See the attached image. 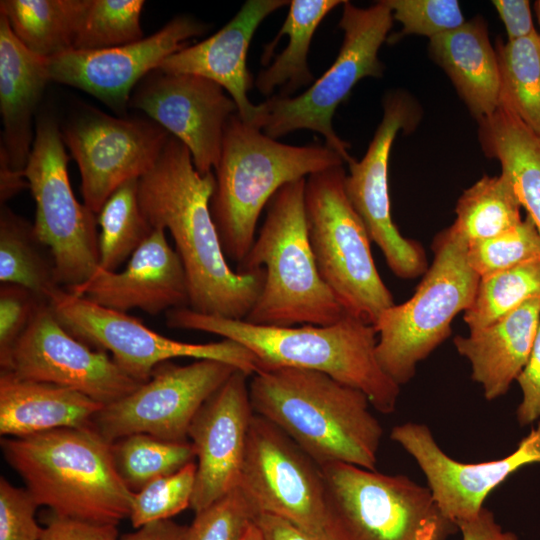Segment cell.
I'll return each instance as SVG.
<instances>
[{
	"mask_svg": "<svg viewBox=\"0 0 540 540\" xmlns=\"http://www.w3.org/2000/svg\"><path fill=\"white\" fill-rule=\"evenodd\" d=\"M215 175L199 173L189 149L170 136L154 166L138 180L140 208L153 228L168 230L187 278L188 308L244 320L256 302L265 271L233 270L222 250L210 200Z\"/></svg>",
	"mask_w": 540,
	"mask_h": 540,
	"instance_id": "obj_1",
	"label": "cell"
},
{
	"mask_svg": "<svg viewBox=\"0 0 540 540\" xmlns=\"http://www.w3.org/2000/svg\"><path fill=\"white\" fill-rule=\"evenodd\" d=\"M255 414L291 438L319 466L376 470L383 428L360 390L307 369H260L249 382Z\"/></svg>",
	"mask_w": 540,
	"mask_h": 540,
	"instance_id": "obj_2",
	"label": "cell"
},
{
	"mask_svg": "<svg viewBox=\"0 0 540 540\" xmlns=\"http://www.w3.org/2000/svg\"><path fill=\"white\" fill-rule=\"evenodd\" d=\"M166 323L170 328L211 333L240 343L257 358L259 370L319 371L362 391L380 413L391 414L396 409L400 386L377 360L375 327L349 314L328 326L274 327L183 307L169 310Z\"/></svg>",
	"mask_w": 540,
	"mask_h": 540,
	"instance_id": "obj_3",
	"label": "cell"
},
{
	"mask_svg": "<svg viewBox=\"0 0 540 540\" xmlns=\"http://www.w3.org/2000/svg\"><path fill=\"white\" fill-rule=\"evenodd\" d=\"M1 449L38 506L53 515L111 525L129 517L134 493L116 470L111 443L92 428L4 437Z\"/></svg>",
	"mask_w": 540,
	"mask_h": 540,
	"instance_id": "obj_4",
	"label": "cell"
},
{
	"mask_svg": "<svg viewBox=\"0 0 540 540\" xmlns=\"http://www.w3.org/2000/svg\"><path fill=\"white\" fill-rule=\"evenodd\" d=\"M328 146L281 143L236 113L228 120L210 211L227 259L240 264L254 240L259 216L284 185L342 166Z\"/></svg>",
	"mask_w": 540,
	"mask_h": 540,
	"instance_id": "obj_5",
	"label": "cell"
},
{
	"mask_svg": "<svg viewBox=\"0 0 540 540\" xmlns=\"http://www.w3.org/2000/svg\"><path fill=\"white\" fill-rule=\"evenodd\" d=\"M306 178L280 188L266 206L257 237L236 271L264 269L262 290L244 319L274 327L328 326L347 314L322 280L308 239Z\"/></svg>",
	"mask_w": 540,
	"mask_h": 540,
	"instance_id": "obj_6",
	"label": "cell"
},
{
	"mask_svg": "<svg viewBox=\"0 0 540 540\" xmlns=\"http://www.w3.org/2000/svg\"><path fill=\"white\" fill-rule=\"evenodd\" d=\"M432 250V264L414 294L374 325L377 360L399 386L451 335L453 319L472 304L480 280L468 263V244L450 226L435 236Z\"/></svg>",
	"mask_w": 540,
	"mask_h": 540,
	"instance_id": "obj_7",
	"label": "cell"
},
{
	"mask_svg": "<svg viewBox=\"0 0 540 540\" xmlns=\"http://www.w3.org/2000/svg\"><path fill=\"white\" fill-rule=\"evenodd\" d=\"M345 177L342 165L306 178L308 239L318 272L344 311L375 325L395 302L376 268L367 230L348 199Z\"/></svg>",
	"mask_w": 540,
	"mask_h": 540,
	"instance_id": "obj_8",
	"label": "cell"
},
{
	"mask_svg": "<svg viewBox=\"0 0 540 540\" xmlns=\"http://www.w3.org/2000/svg\"><path fill=\"white\" fill-rule=\"evenodd\" d=\"M393 20L386 0L368 8L345 1L339 21L344 38L334 63L298 96L273 95L258 104L251 125L274 139L299 129L314 131L323 136L326 146L350 163L354 158L348 152L349 144L336 134L332 119L339 104L362 78L383 75L378 51L388 38Z\"/></svg>",
	"mask_w": 540,
	"mask_h": 540,
	"instance_id": "obj_9",
	"label": "cell"
},
{
	"mask_svg": "<svg viewBox=\"0 0 540 540\" xmlns=\"http://www.w3.org/2000/svg\"><path fill=\"white\" fill-rule=\"evenodd\" d=\"M337 540H447L458 527L428 487L353 464L320 466Z\"/></svg>",
	"mask_w": 540,
	"mask_h": 540,
	"instance_id": "obj_10",
	"label": "cell"
},
{
	"mask_svg": "<svg viewBox=\"0 0 540 540\" xmlns=\"http://www.w3.org/2000/svg\"><path fill=\"white\" fill-rule=\"evenodd\" d=\"M62 132L48 115L38 118L24 176L35 201L33 230L51 255L57 280L71 291L99 264L95 215L73 194Z\"/></svg>",
	"mask_w": 540,
	"mask_h": 540,
	"instance_id": "obj_11",
	"label": "cell"
},
{
	"mask_svg": "<svg viewBox=\"0 0 540 540\" xmlns=\"http://www.w3.org/2000/svg\"><path fill=\"white\" fill-rule=\"evenodd\" d=\"M49 305L73 336L95 349L110 352L116 364L140 383L148 381L158 365L179 357L225 362L249 376L259 370L254 354L230 339L205 344L173 340L127 313L108 309L64 288L51 297Z\"/></svg>",
	"mask_w": 540,
	"mask_h": 540,
	"instance_id": "obj_12",
	"label": "cell"
},
{
	"mask_svg": "<svg viewBox=\"0 0 540 540\" xmlns=\"http://www.w3.org/2000/svg\"><path fill=\"white\" fill-rule=\"evenodd\" d=\"M260 514L334 536L320 466L282 430L254 414L239 485Z\"/></svg>",
	"mask_w": 540,
	"mask_h": 540,
	"instance_id": "obj_13",
	"label": "cell"
},
{
	"mask_svg": "<svg viewBox=\"0 0 540 540\" xmlns=\"http://www.w3.org/2000/svg\"><path fill=\"white\" fill-rule=\"evenodd\" d=\"M237 370L210 359L187 365L164 362L132 393L103 406L90 428L108 443L137 433L189 441V427L199 409Z\"/></svg>",
	"mask_w": 540,
	"mask_h": 540,
	"instance_id": "obj_14",
	"label": "cell"
},
{
	"mask_svg": "<svg viewBox=\"0 0 540 540\" xmlns=\"http://www.w3.org/2000/svg\"><path fill=\"white\" fill-rule=\"evenodd\" d=\"M62 135L80 171L84 204L94 214L121 185L154 166L171 136L151 119L113 117L85 105Z\"/></svg>",
	"mask_w": 540,
	"mask_h": 540,
	"instance_id": "obj_15",
	"label": "cell"
},
{
	"mask_svg": "<svg viewBox=\"0 0 540 540\" xmlns=\"http://www.w3.org/2000/svg\"><path fill=\"white\" fill-rule=\"evenodd\" d=\"M1 370L15 376L78 391L106 406L142 383L123 371L107 352L92 349L41 303L21 337L0 354Z\"/></svg>",
	"mask_w": 540,
	"mask_h": 540,
	"instance_id": "obj_16",
	"label": "cell"
},
{
	"mask_svg": "<svg viewBox=\"0 0 540 540\" xmlns=\"http://www.w3.org/2000/svg\"><path fill=\"white\" fill-rule=\"evenodd\" d=\"M413 122V107L401 93H390L383 102V117L365 155L353 159L345 177V191L362 220L369 238L383 253L389 269L401 279L425 274V250L404 237L394 224L388 187V162L395 136Z\"/></svg>",
	"mask_w": 540,
	"mask_h": 540,
	"instance_id": "obj_17",
	"label": "cell"
},
{
	"mask_svg": "<svg viewBox=\"0 0 540 540\" xmlns=\"http://www.w3.org/2000/svg\"><path fill=\"white\" fill-rule=\"evenodd\" d=\"M129 106L143 111L190 151L201 174L216 169L225 126L237 113L233 99L217 83L191 74L155 70L131 95Z\"/></svg>",
	"mask_w": 540,
	"mask_h": 540,
	"instance_id": "obj_18",
	"label": "cell"
},
{
	"mask_svg": "<svg viewBox=\"0 0 540 540\" xmlns=\"http://www.w3.org/2000/svg\"><path fill=\"white\" fill-rule=\"evenodd\" d=\"M390 438L417 462L439 508L456 526L477 516L491 491L513 473L524 466L540 464V419L512 453L478 463L451 458L425 424L396 425Z\"/></svg>",
	"mask_w": 540,
	"mask_h": 540,
	"instance_id": "obj_19",
	"label": "cell"
},
{
	"mask_svg": "<svg viewBox=\"0 0 540 540\" xmlns=\"http://www.w3.org/2000/svg\"><path fill=\"white\" fill-rule=\"evenodd\" d=\"M208 27L187 15L127 45L96 51H68L47 59L51 81L81 89L117 111L129 105L134 86L171 54Z\"/></svg>",
	"mask_w": 540,
	"mask_h": 540,
	"instance_id": "obj_20",
	"label": "cell"
},
{
	"mask_svg": "<svg viewBox=\"0 0 540 540\" xmlns=\"http://www.w3.org/2000/svg\"><path fill=\"white\" fill-rule=\"evenodd\" d=\"M249 375L237 370L199 409L188 439L196 454L190 508L199 512L239 485L254 411Z\"/></svg>",
	"mask_w": 540,
	"mask_h": 540,
	"instance_id": "obj_21",
	"label": "cell"
},
{
	"mask_svg": "<svg viewBox=\"0 0 540 540\" xmlns=\"http://www.w3.org/2000/svg\"><path fill=\"white\" fill-rule=\"evenodd\" d=\"M69 292L124 313L140 309L157 315L189 305L182 261L161 228H154L123 271L98 268L87 282Z\"/></svg>",
	"mask_w": 540,
	"mask_h": 540,
	"instance_id": "obj_22",
	"label": "cell"
},
{
	"mask_svg": "<svg viewBox=\"0 0 540 540\" xmlns=\"http://www.w3.org/2000/svg\"><path fill=\"white\" fill-rule=\"evenodd\" d=\"M285 0H247L237 14L205 40L185 46L167 57L158 70L168 74H191L220 85L233 99L237 114L252 124L257 105L247 92L253 86L247 68V53L255 31L274 11L287 5Z\"/></svg>",
	"mask_w": 540,
	"mask_h": 540,
	"instance_id": "obj_23",
	"label": "cell"
},
{
	"mask_svg": "<svg viewBox=\"0 0 540 540\" xmlns=\"http://www.w3.org/2000/svg\"><path fill=\"white\" fill-rule=\"evenodd\" d=\"M48 61L28 50L0 13V154L16 171H24L34 134L32 119L47 83Z\"/></svg>",
	"mask_w": 540,
	"mask_h": 540,
	"instance_id": "obj_24",
	"label": "cell"
},
{
	"mask_svg": "<svg viewBox=\"0 0 540 540\" xmlns=\"http://www.w3.org/2000/svg\"><path fill=\"white\" fill-rule=\"evenodd\" d=\"M540 318V298H532L496 322L453 339L471 367V378L486 400L505 395L524 369Z\"/></svg>",
	"mask_w": 540,
	"mask_h": 540,
	"instance_id": "obj_25",
	"label": "cell"
},
{
	"mask_svg": "<svg viewBox=\"0 0 540 540\" xmlns=\"http://www.w3.org/2000/svg\"><path fill=\"white\" fill-rule=\"evenodd\" d=\"M102 408V404L78 391L1 370L0 434L4 437L90 427Z\"/></svg>",
	"mask_w": 540,
	"mask_h": 540,
	"instance_id": "obj_26",
	"label": "cell"
},
{
	"mask_svg": "<svg viewBox=\"0 0 540 540\" xmlns=\"http://www.w3.org/2000/svg\"><path fill=\"white\" fill-rule=\"evenodd\" d=\"M429 54L448 75L477 121L491 116L497 110V55L481 17L430 38Z\"/></svg>",
	"mask_w": 540,
	"mask_h": 540,
	"instance_id": "obj_27",
	"label": "cell"
},
{
	"mask_svg": "<svg viewBox=\"0 0 540 540\" xmlns=\"http://www.w3.org/2000/svg\"><path fill=\"white\" fill-rule=\"evenodd\" d=\"M478 124L482 150L500 163L540 234V135L501 107Z\"/></svg>",
	"mask_w": 540,
	"mask_h": 540,
	"instance_id": "obj_28",
	"label": "cell"
},
{
	"mask_svg": "<svg viewBox=\"0 0 540 540\" xmlns=\"http://www.w3.org/2000/svg\"><path fill=\"white\" fill-rule=\"evenodd\" d=\"M340 0H293L289 2V11L279 32L268 43L261 58L267 64L283 35H288L287 47L275 58L268 68L262 70L254 81L258 91L264 96L273 94L289 97L301 87L311 85L314 76L308 66L307 56L315 31L325 16L335 7L343 4Z\"/></svg>",
	"mask_w": 540,
	"mask_h": 540,
	"instance_id": "obj_29",
	"label": "cell"
},
{
	"mask_svg": "<svg viewBox=\"0 0 540 540\" xmlns=\"http://www.w3.org/2000/svg\"><path fill=\"white\" fill-rule=\"evenodd\" d=\"M89 0H2L3 14L17 39L50 59L73 50Z\"/></svg>",
	"mask_w": 540,
	"mask_h": 540,
	"instance_id": "obj_30",
	"label": "cell"
},
{
	"mask_svg": "<svg viewBox=\"0 0 540 540\" xmlns=\"http://www.w3.org/2000/svg\"><path fill=\"white\" fill-rule=\"evenodd\" d=\"M37 239L33 224L6 207L0 214V281L21 286L49 303L60 286L53 259Z\"/></svg>",
	"mask_w": 540,
	"mask_h": 540,
	"instance_id": "obj_31",
	"label": "cell"
},
{
	"mask_svg": "<svg viewBox=\"0 0 540 540\" xmlns=\"http://www.w3.org/2000/svg\"><path fill=\"white\" fill-rule=\"evenodd\" d=\"M450 226L469 245L495 237L518 225L521 204L503 174L483 176L459 197Z\"/></svg>",
	"mask_w": 540,
	"mask_h": 540,
	"instance_id": "obj_32",
	"label": "cell"
},
{
	"mask_svg": "<svg viewBox=\"0 0 540 540\" xmlns=\"http://www.w3.org/2000/svg\"><path fill=\"white\" fill-rule=\"evenodd\" d=\"M501 107L540 135V34L496 44Z\"/></svg>",
	"mask_w": 540,
	"mask_h": 540,
	"instance_id": "obj_33",
	"label": "cell"
},
{
	"mask_svg": "<svg viewBox=\"0 0 540 540\" xmlns=\"http://www.w3.org/2000/svg\"><path fill=\"white\" fill-rule=\"evenodd\" d=\"M138 180L121 185L98 213V268L102 270L116 271L154 230L139 205Z\"/></svg>",
	"mask_w": 540,
	"mask_h": 540,
	"instance_id": "obj_34",
	"label": "cell"
},
{
	"mask_svg": "<svg viewBox=\"0 0 540 540\" xmlns=\"http://www.w3.org/2000/svg\"><path fill=\"white\" fill-rule=\"evenodd\" d=\"M111 452L119 476L133 493L179 471L196 458L190 441H167L145 433L116 440L111 443Z\"/></svg>",
	"mask_w": 540,
	"mask_h": 540,
	"instance_id": "obj_35",
	"label": "cell"
},
{
	"mask_svg": "<svg viewBox=\"0 0 540 540\" xmlns=\"http://www.w3.org/2000/svg\"><path fill=\"white\" fill-rule=\"evenodd\" d=\"M532 298H540V259L480 278L463 318L469 331L484 328Z\"/></svg>",
	"mask_w": 540,
	"mask_h": 540,
	"instance_id": "obj_36",
	"label": "cell"
},
{
	"mask_svg": "<svg viewBox=\"0 0 540 540\" xmlns=\"http://www.w3.org/2000/svg\"><path fill=\"white\" fill-rule=\"evenodd\" d=\"M142 0H89L75 36L73 50L115 48L144 38Z\"/></svg>",
	"mask_w": 540,
	"mask_h": 540,
	"instance_id": "obj_37",
	"label": "cell"
},
{
	"mask_svg": "<svg viewBox=\"0 0 540 540\" xmlns=\"http://www.w3.org/2000/svg\"><path fill=\"white\" fill-rule=\"evenodd\" d=\"M536 259H540V234L528 215L515 227L475 242L467 250L468 263L479 278Z\"/></svg>",
	"mask_w": 540,
	"mask_h": 540,
	"instance_id": "obj_38",
	"label": "cell"
},
{
	"mask_svg": "<svg viewBox=\"0 0 540 540\" xmlns=\"http://www.w3.org/2000/svg\"><path fill=\"white\" fill-rule=\"evenodd\" d=\"M196 463L160 477L134 493L129 518L135 529L171 519L190 507L196 477Z\"/></svg>",
	"mask_w": 540,
	"mask_h": 540,
	"instance_id": "obj_39",
	"label": "cell"
},
{
	"mask_svg": "<svg viewBox=\"0 0 540 540\" xmlns=\"http://www.w3.org/2000/svg\"><path fill=\"white\" fill-rule=\"evenodd\" d=\"M259 511L237 486L207 508L195 513L183 540H242Z\"/></svg>",
	"mask_w": 540,
	"mask_h": 540,
	"instance_id": "obj_40",
	"label": "cell"
},
{
	"mask_svg": "<svg viewBox=\"0 0 540 540\" xmlns=\"http://www.w3.org/2000/svg\"><path fill=\"white\" fill-rule=\"evenodd\" d=\"M393 19L402 24L400 33L388 38L389 42L406 35H421L429 39L456 29L466 20L456 0H386Z\"/></svg>",
	"mask_w": 540,
	"mask_h": 540,
	"instance_id": "obj_41",
	"label": "cell"
},
{
	"mask_svg": "<svg viewBox=\"0 0 540 540\" xmlns=\"http://www.w3.org/2000/svg\"><path fill=\"white\" fill-rule=\"evenodd\" d=\"M38 504L26 488L0 478V540H40L43 528L35 518Z\"/></svg>",
	"mask_w": 540,
	"mask_h": 540,
	"instance_id": "obj_42",
	"label": "cell"
},
{
	"mask_svg": "<svg viewBox=\"0 0 540 540\" xmlns=\"http://www.w3.org/2000/svg\"><path fill=\"white\" fill-rule=\"evenodd\" d=\"M44 303L27 289L13 284L0 287V354L9 350L29 326Z\"/></svg>",
	"mask_w": 540,
	"mask_h": 540,
	"instance_id": "obj_43",
	"label": "cell"
},
{
	"mask_svg": "<svg viewBox=\"0 0 540 540\" xmlns=\"http://www.w3.org/2000/svg\"><path fill=\"white\" fill-rule=\"evenodd\" d=\"M516 381L522 391L516 417L525 426L540 419V318L528 361Z\"/></svg>",
	"mask_w": 540,
	"mask_h": 540,
	"instance_id": "obj_44",
	"label": "cell"
},
{
	"mask_svg": "<svg viewBox=\"0 0 540 540\" xmlns=\"http://www.w3.org/2000/svg\"><path fill=\"white\" fill-rule=\"evenodd\" d=\"M118 537L117 525L90 523L52 514L40 540H116Z\"/></svg>",
	"mask_w": 540,
	"mask_h": 540,
	"instance_id": "obj_45",
	"label": "cell"
},
{
	"mask_svg": "<svg viewBox=\"0 0 540 540\" xmlns=\"http://www.w3.org/2000/svg\"><path fill=\"white\" fill-rule=\"evenodd\" d=\"M492 4L505 26L508 41L527 37L537 31L533 24L529 1L494 0Z\"/></svg>",
	"mask_w": 540,
	"mask_h": 540,
	"instance_id": "obj_46",
	"label": "cell"
},
{
	"mask_svg": "<svg viewBox=\"0 0 540 540\" xmlns=\"http://www.w3.org/2000/svg\"><path fill=\"white\" fill-rule=\"evenodd\" d=\"M457 527L462 540H520L513 532L503 530L486 507L474 518L459 522Z\"/></svg>",
	"mask_w": 540,
	"mask_h": 540,
	"instance_id": "obj_47",
	"label": "cell"
},
{
	"mask_svg": "<svg viewBox=\"0 0 540 540\" xmlns=\"http://www.w3.org/2000/svg\"><path fill=\"white\" fill-rule=\"evenodd\" d=\"M255 524L265 540H337L333 537L309 533L281 518L269 514H259Z\"/></svg>",
	"mask_w": 540,
	"mask_h": 540,
	"instance_id": "obj_48",
	"label": "cell"
},
{
	"mask_svg": "<svg viewBox=\"0 0 540 540\" xmlns=\"http://www.w3.org/2000/svg\"><path fill=\"white\" fill-rule=\"evenodd\" d=\"M186 528L171 519L161 520L146 524L116 540H183Z\"/></svg>",
	"mask_w": 540,
	"mask_h": 540,
	"instance_id": "obj_49",
	"label": "cell"
},
{
	"mask_svg": "<svg viewBox=\"0 0 540 540\" xmlns=\"http://www.w3.org/2000/svg\"><path fill=\"white\" fill-rule=\"evenodd\" d=\"M29 188L24 171L12 169L6 158L0 154V198L1 204L16 195L21 190Z\"/></svg>",
	"mask_w": 540,
	"mask_h": 540,
	"instance_id": "obj_50",
	"label": "cell"
},
{
	"mask_svg": "<svg viewBox=\"0 0 540 540\" xmlns=\"http://www.w3.org/2000/svg\"><path fill=\"white\" fill-rule=\"evenodd\" d=\"M242 540H265L255 522L249 527Z\"/></svg>",
	"mask_w": 540,
	"mask_h": 540,
	"instance_id": "obj_51",
	"label": "cell"
},
{
	"mask_svg": "<svg viewBox=\"0 0 540 540\" xmlns=\"http://www.w3.org/2000/svg\"><path fill=\"white\" fill-rule=\"evenodd\" d=\"M534 9H535L536 16H537V19H538V23H539V26H540V0L535 1Z\"/></svg>",
	"mask_w": 540,
	"mask_h": 540,
	"instance_id": "obj_52",
	"label": "cell"
}]
</instances>
